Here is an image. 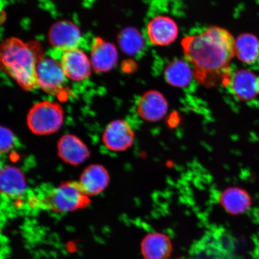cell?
Returning <instances> with one entry per match:
<instances>
[{"label":"cell","instance_id":"cell-18","mask_svg":"<svg viewBox=\"0 0 259 259\" xmlns=\"http://www.w3.org/2000/svg\"><path fill=\"white\" fill-rule=\"evenodd\" d=\"M165 79L170 85L183 88L189 85L193 76L192 68L182 60H176L168 65Z\"/></svg>","mask_w":259,"mask_h":259},{"label":"cell","instance_id":"cell-17","mask_svg":"<svg viewBox=\"0 0 259 259\" xmlns=\"http://www.w3.org/2000/svg\"><path fill=\"white\" fill-rule=\"evenodd\" d=\"M219 201L223 208L232 215L247 212L252 204L250 194L239 187H231L224 191L220 195Z\"/></svg>","mask_w":259,"mask_h":259},{"label":"cell","instance_id":"cell-14","mask_svg":"<svg viewBox=\"0 0 259 259\" xmlns=\"http://www.w3.org/2000/svg\"><path fill=\"white\" fill-rule=\"evenodd\" d=\"M78 182L87 196H95L104 192L108 187L110 176L104 166L94 164L83 170Z\"/></svg>","mask_w":259,"mask_h":259},{"label":"cell","instance_id":"cell-11","mask_svg":"<svg viewBox=\"0 0 259 259\" xmlns=\"http://www.w3.org/2000/svg\"><path fill=\"white\" fill-rule=\"evenodd\" d=\"M147 33L151 44L166 46L177 39L178 28L172 19L166 16H158L149 22Z\"/></svg>","mask_w":259,"mask_h":259},{"label":"cell","instance_id":"cell-10","mask_svg":"<svg viewBox=\"0 0 259 259\" xmlns=\"http://www.w3.org/2000/svg\"><path fill=\"white\" fill-rule=\"evenodd\" d=\"M117 49L111 42L97 37L94 40L90 61L93 69L97 73H106L112 70L117 63Z\"/></svg>","mask_w":259,"mask_h":259},{"label":"cell","instance_id":"cell-6","mask_svg":"<svg viewBox=\"0 0 259 259\" xmlns=\"http://www.w3.org/2000/svg\"><path fill=\"white\" fill-rule=\"evenodd\" d=\"M135 132L127 121L116 119L106 126L102 136L105 147L110 151L122 152L134 144Z\"/></svg>","mask_w":259,"mask_h":259},{"label":"cell","instance_id":"cell-4","mask_svg":"<svg viewBox=\"0 0 259 259\" xmlns=\"http://www.w3.org/2000/svg\"><path fill=\"white\" fill-rule=\"evenodd\" d=\"M64 119L63 109L59 103L44 101L32 106L27 115V123L34 134L44 136L59 131Z\"/></svg>","mask_w":259,"mask_h":259},{"label":"cell","instance_id":"cell-5","mask_svg":"<svg viewBox=\"0 0 259 259\" xmlns=\"http://www.w3.org/2000/svg\"><path fill=\"white\" fill-rule=\"evenodd\" d=\"M38 88L48 95L59 97L67 93V77L60 63L51 57H43L37 66Z\"/></svg>","mask_w":259,"mask_h":259},{"label":"cell","instance_id":"cell-13","mask_svg":"<svg viewBox=\"0 0 259 259\" xmlns=\"http://www.w3.org/2000/svg\"><path fill=\"white\" fill-rule=\"evenodd\" d=\"M0 184L2 196L9 200L21 199L27 193L24 175L18 167L12 166L2 167Z\"/></svg>","mask_w":259,"mask_h":259},{"label":"cell","instance_id":"cell-20","mask_svg":"<svg viewBox=\"0 0 259 259\" xmlns=\"http://www.w3.org/2000/svg\"><path fill=\"white\" fill-rule=\"evenodd\" d=\"M121 50L128 56H135L143 50L145 41L143 36L137 29L126 28L122 30L118 37Z\"/></svg>","mask_w":259,"mask_h":259},{"label":"cell","instance_id":"cell-3","mask_svg":"<svg viewBox=\"0 0 259 259\" xmlns=\"http://www.w3.org/2000/svg\"><path fill=\"white\" fill-rule=\"evenodd\" d=\"M28 202L32 209L67 213L86 208L90 200L79 182L68 181L57 187H40L28 195Z\"/></svg>","mask_w":259,"mask_h":259},{"label":"cell","instance_id":"cell-16","mask_svg":"<svg viewBox=\"0 0 259 259\" xmlns=\"http://www.w3.org/2000/svg\"><path fill=\"white\" fill-rule=\"evenodd\" d=\"M141 247L145 259H168L172 251L170 238L159 232L146 235L141 242Z\"/></svg>","mask_w":259,"mask_h":259},{"label":"cell","instance_id":"cell-7","mask_svg":"<svg viewBox=\"0 0 259 259\" xmlns=\"http://www.w3.org/2000/svg\"><path fill=\"white\" fill-rule=\"evenodd\" d=\"M80 39L79 27L69 20L57 22L51 26L48 32V40L51 46L63 52L77 48Z\"/></svg>","mask_w":259,"mask_h":259},{"label":"cell","instance_id":"cell-19","mask_svg":"<svg viewBox=\"0 0 259 259\" xmlns=\"http://www.w3.org/2000/svg\"><path fill=\"white\" fill-rule=\"evenodd\" d=\"M235 55L242 62L252 64L259 57V42L254 35L242 34L235 40Z\"/></svg>","mask_w":259,"mask_h":259},{"label":"cell","instance_id":"cell-21","mask_svg":"<svg viewBox=\"0 0 259 259\" xmlns=\"http://www.w3.org/2000/svg\"><path fill=\"white\" fill-rule=\"evenodd\" d=\"M17 139L14 133L6 127L1 128V150L2 154H6L11 151L16 147Z\"/></svg>","mask_w":259,"mask_h":259},{"label":"cell","instance_id":"cell-12","mask_svg":"<svg viewBox=\"0 0 259 259\" xmlns=\"http://www.w3.org/2000/svg\"><path fill=\"white\" fill-rule=\"evenodd\" d=\"M137 109L139 116L144 120L157 121L166 115L168 103L161 93L157 91H150L141 97Z\"/></svg>","mask_w":259,"mask_h":259},{"label":"cell","instance_id":"cell-9","mask_svg":"<svg viewBox=\"0 0 259 259\" xmlns=\"http://www.w3.org/2000/svg\"><path fill=\"white\" fill-rule=\"evenodd\" d=\"M58 156L65 163L77 166L85 162L90 156L87 146L76 136L66 134L58 142Z\"/></svg>","mask_w":259,"mask_h":259},{"label":"cell","instance_id":"cell-8","mask_svg":"<svg viewBox=\"0 0 259 259\" xmlns=\"http://www.w3.org/2000/svg\"><path fill=\"white\" fill-rule=\"evenodd\" d=\"M60 64L68 79L80 82L92 73V63L82 50L75 48L64 52Z\"/></svg>","mask_w":259,"mask_h":259},{"label":"cell","instance_id":"cell-2","mask_svg":"<svg viewBox=\"0 0 259 259\" xmlns=\"http://www.w3.org/2000/svg\"><path fill=\"white\" fill-rule=\"evenodd\" d=\"M2 69L25 91L38 88L37 66L44 57L38 41L24 42L19 38H8L1 45Z\"/></svg>","mask_w":259,"mask_h":259},{"label":"cell","instance_id":"cell-1","mask_svg":"<svg viewBox=\"0 0 259 259\" xmlns=\"http://www.w3.org/2000/svg\"><path fill=\"white\" fill-rule=\"evenodd\" d=\"M183 53L193 76L206 87L229 86L235 56V40L226 29L212 26L182 41Z\"/></svg>","mask_w":259,"mask_h":259},{"label":"cell","instance_id":"cell-15","mask_svg":"<svg viewBox=\"0 0 259 259\" xmlns=\"http://www.w3.org/2000/svg\"><path fill=\"white\" fill-rule=\"evenodd\" d=\"M236 98L250 101L259 95V78L250 71L240 70L232 74L229 85Z\"/></svg>","mask_w":259,"mask_h":259}]
</instances>
